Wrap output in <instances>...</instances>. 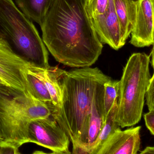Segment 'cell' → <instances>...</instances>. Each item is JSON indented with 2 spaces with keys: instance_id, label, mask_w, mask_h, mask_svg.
Returning a JSON list of instances; mask_svg holds the SVG:
<instances>
[{
  "instance_id": "44dd1931",
  "label": "cell",
  "mask_w": 154,
  "mask_h": 154,
  "mask_svg": "<svg viewBox=\"0 0 154 154\" xmlns=\"http://www.w3.org/2000/svg\"><path fill=\"white\" fill-rule=\"evenodd\" d=\"M143 117L146 127L151 134L154 136V110L146 113Z\"/></svg>"
},
{
  "instance_id": "ba28073f",
  "label": "cell",
  "mask_w": 154,
  "mask_h": 154,
  "mask_svg": "<svg viewBox=\"0 0 154 154\" xmlns=\"http://www.w3.org/2000/svg\"><path fill=\"white\" fill-rule=\"evenodd\" d=\"M136 19L130 43L137 48L154 43V0H136Z\"/></svg>"
},
{
  "instance_id": "484cf974",
  "label": "cell",
  "mask_w": 154,
  "mask_h": 154,
  "mask_svg": "<svg viewBox=\"0 0 154 154\" xmlns=\"http://www.w3.org/2000/svg\"><path fill=\"white\" fill-rule=\"evenodd\" d=\"M0 39H1V38H0Z\"/></svg>"
},
{
  "instance_id": "d6986e66",
  "label": "cell",
  "mask_w": 154,
  "mask_h": 154,
  "mask_svg": "<svg viewBox=\"0 0 154 154\" xmlns=\"http://www.w3.org/2000/svg\"><path fill=\"white\" fill-rule=\"evenodd\" d=\"M145 98L146 105L149 111L154 110V73L150 79Z\"/></svg>"
},
{
  "instance_id": "30bf717a",
  "label": "cell",
  "mask_w": 154,
  "mask_h": 154,
  "mask_svg": "<svg viewBox=\"0 0 154 154\" xmlns=\"http://www.w3.org/2000/svg\"><path fill=\"white\" fill-rule=\"evenodd\" d=\"M141 126L117 130L109 137L98 154H136L141 145Z\"/></svg>"
},
{
  "instance_id": "6da1fadb",
  "label": "cell",
  "mask_w": 154,
  "mask_h": 154,
  "mask_svg": "<svg viewBox=\"0 0 154 154\" xmlns=\"http://www.w3.org/2000/svg\"><path fill=\"white\" fill-rule=\"evenodd\" d=\"M42 40L54 58L71 68L90 67L103 44L86 8V0H54L40 25Z\"/></svg>"
},
{
  "instance_id": "8992f818",
  "label": "cell",
  "mask_w": 154,
  "mask_h": 154,
  "mask_svg": "<svg viewBox=\"0 0 154 154\" xmlns=\"http://www.w3.org/2000/svg\"><path fill=\"white\" fill-rule=\"evenodd\" d=\"M28 137L29 143L49 149L53 154L71 153L68 135L51 115L31 121L28 127Z\"/></svg>"
},
{
  "instance_id": "e0dca14e",
  "label": "cell",
  "mask_w": 154,
  "mask_h": 154,
  "mask_svg": "<svg viewBox=\"0 0 154 154\" xmlns=\"http://www.w3.org/2000/svg\"><path fill=\"white\" fill-rule=\"evenodd\" d=\"M119 87V80H113L111 78L104 83V106L106 119L114 105L115 100L118 98Z\"/></svg>"
},
{
  "instance_id": "9c48e42d",
  "label": "cell",
  "mask_w": 154,
  "mask_h": 154,
  "mask_svg": "<svg viewBox=\"0 0 154 154\" xmlns=\"http://www.w3.org/2000/svg\"><path fill=\"white\" fill-rule=\"evenodd\" d=\"M91 20L102 43L108 44L116 50L123 47L121 43L120 25L114 0H109L107 9L104 13L91 18Z\"/></svg>"
},
{
  "instance_id": "52a82bcc",
  "label": "cell",
  "mask_w": 154,
  "mask_h": 154,
  "mask_svg": "<svg viewBox=\"0 0 154 154\" xmlns=\"http://www.w3.org/2000/svg\"><path fill=\"white\" fill-rule=\"evenodd\" d=\"M31 66L32 65L15 53L4 40L0 39V79L5 85L29 93L25 73Z\"/></svg>"
},
{
  "instance_id": "cb8c5ba5",
  "label": "cell",
  "mask_w": 154,
  "mask_h": 154,
  "mask_svg": "<svg viewBox=\"0 0 154 154\" xmlns=\"http://www.w3.org/2000/svg\"><path fill=\"white\" fill-rule=\"evenodd\" d=\"M1 132H2V124H1V120H0V137H1Z\"/></svg>"
},
{
  "instance_id": "5bb4252c",
  "label": "cell",
  "mask_w": 154,
  "mask_h": 154,
  "mask_svg": "<svg viewBox=\"0 0 154 154\" xmlns=\"http://www.w3.org/2000/svg\"><path fill=\"white\" fill-rule=\"evenodd\" d=\"M54 0H16L18 7L29 19L41 25Z\"/></svg>"
},
{
  "instance_id": "9a60e30c",
  "label": "cell",
  "mask_w": 154,
  "mask_h": 154,
  "mask_svg": "<svg viewBox=\"0 0 154 154\" xmlns=\"http://www.w3.org/2000/svg\"><path fill=\"white\" fill-rule=\"evenodd\" d=\"M118 98L115 100L114 105L106 118L105 124L94 143L90 154H98L103 145L117 130L121 129L116 120Z\"/></svg>"
},
{
  "instance_id": "7402d4cb",
  "label": "cell",
  "mask_w": 154,
  "mask_h": 154,
  "mask_svg": "<svg viewBox=\"0 0 154 154\" xmlns=\"http://www.w3.org/2000/svg\"><path fill=\"white\" fill-rule=\"evenodd\" d=\"M140 154H154V146H147L140 152Z\"/></svg>"
},
{
  "instance_id": "8fae6325",
  "label": "cell",
  "mask_w": 154,
  "mask_h": 154,
  "mask_svg": "<svg viewBox=\"0 0 154 154\" xmlns=\"http://www.w3.org/2000/svg\"><path fill=\"white\" fill-rule=\"evenodd\" d=\"M110 79L106 75L98 82L95 88L89 121L88 154H90L94 143L105 124L104 84Z\"/></svg>"
},
{
  "instance_id": "7a4b0ae2",
  "label": "cell",
  "mask_w": 154,
  "mask_h": 154,
  "mask_svg": "<svg viewBox=\"0 0 154 154\" xmlns=\"http://www.w3.org/2000/svg\"><path fill=\"white\" fill-rule=\"evenodd\" d=\"M98 68L66 71L61 105L48 104L51 116L66 131L73 145V154H88L89 121L97 84L104 77Z\"/></svg>"
},
{
  "instance_id": "2e32d148",
  "label": "cell",
  "mask_w": 154,
  "mask_h": 154,
  "mask_svg": "<svg viewBox=\"0 0 154 154\" xmlns=\"http://www.w3.org/2000/svg\"><path fill=\"white\" fill-rule=\"evenodd\" d=\"M25 80L27 91L33 97L46 104H52L51 96L43 82L28 69Z\"/></svg>"
},
{
  "instance_id": "7c38bea8",
  "label": "cell",
  "mask_w": 154,
  "mask_h": 154,
  "mask_svg": "<svg viewBox=\"0 0 154 154\" xmlns=\"http://www.w3.org/2000/svg\"><path fill=\"white\" fill-rule=\"evenodd\" d=\"M28 69L43 82L51 96L52 105L59 107L62 101L63 79L66 71L51 66L44 69L31 66Z\"/></svg>"
},
{
  "instance_id": "5b68a950",
  "label": "cell",
  "mask_w": 154,
  "mask_h": 154,
  "mask_svg": "<svg viewBox=\"0 0 154 154\" xmlns=\"http://www.w3.org/2000/svg\"><path fill=\"white\" fill-rule=\"evenodd\" d=\"M150 55L134 53L123 69L119 80L116 120L122 128L133 126L142 118L146 93L151 78Z\"/></svg>"
},
{
  "instance_id": "277c9868",
  "label": "cell",
  "mask_w": 154,
  "mask_h": 154,
  "mask_svg": "<svg viewBox=\"0 0 154 154\" xmlns=\"http://www.w3.org/2000/svg\"><path fill=\"white\" fill-rule=\"evenodd\" d=\"M0 38L32 66L48 68L49 54L31 21L12 0H0Z\"/></svg>"
},
{
  "instance_id": "603a6c76",
  "label": "cell",
  "mask_w": 154,
  "mask_h": 154,
  "mask_svg": "<svg viewBox=\"0 0 154 154\" xmlns=\"http://www.w3.org/2000/svg\"><path fill=\"white\" fill-rule=\"evenodd\" d=\"M151 55L152 56V66L153 69L154 73V43L153 44V47L152 50L151 52Z\"/></svg>"
},
{
  "instance_id": "ac0fdd59",
  "label": "cell",
  "mask_w": 154,
  "mask_h": 154,
  "mask_svg": "<svg viewBox=\"0 0 154 154\" xmlns=\"http://www.w3.org/2000/svg\"><path fill=\"white\" fill-rule=\"evenodd\" d=\"M109 0H86V8L90 19L103 14L107 9Z\"/></svg>"
},
{
  "instance_id": "4fadbf2b",
  "label": "cell",
  "mask_w": 154,
  "mask_h": 154,
  "mask_svg": "<svg viewBox=\"0 0 154 154\" xmlns=\"http://www.w3.org/2000/svg\"><path fill=\"white\" fill-rule=\"evenodd\" d=\"M118 18L123 46L129 38L134 26L137 11L136 0H114Z\"/></svg>"
},
{
  "instance_id": "ffe728a7",
  "label": "cell",
  "mask_w": 154,
  "mask_h": 154,
  "mask_svg": "<svg viewBox=\"0 0 154 154\" xmlns=\"http://www.w3.org/2000/svg\"><path fill=\"white\" fill-rule=\"evenodd\" d=\"M19 148L12 143L0 140V154H20Z\"/></svg>"
},
{
  "instance_id": "3957f363",
  "label": "cell",
  "mask_w": 154,
  "mask_h": 154,
  "mask_svg": "<svg viewBox=\"0 0 154 154\" xmlns=\"http://www.w3.org/2000/svg\"><path fill=\"white\" fill-rule=\"evenodd\" d=\"M51 115L48 104L36 99L29 93L0 84L1 141L20 147L29 143L30 122Z\"/></svg>"
},
{
  "instance_id": "d4e9b609",
  "label": "cell",
  "mask_w": 154,
  "mask_h": 154,
  "mask_svg": "<svg viewBox=\"0 0 154 154\" xmlns=\"http://www.w3.org/2000/svg\"><path fill=\"white\" fill-rule=\"evenodd\" d=\"M0 84H5L4 83H3L2 81V80L0 79Z\"/></svg>"
}]
</instances>
